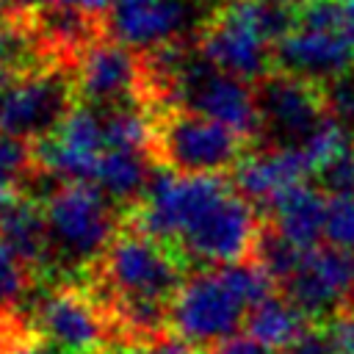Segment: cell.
<instances>
[{
	"mask_svg": "<svg viewBox=\"0 0 354 354\" xmlns=\"http://www.w3.org/2000/svg\"><path fill=\"white\" fill-rule=\"evenodd\" d=\"M279 354H335L329 326L326 324H307V329L290 346H285Z\"/></svg>",
	"mask_w": 354,
	"mask_h": 354,
	"instance_id": "d4e9b609",
	"label": "cell"
},
{
	"mask_svg": "<svg viewBox=\"0 0 354 354\" xmlns=\"http://www.w3.org/2000/svg\"><path fill=\"white\" fill-rule=\"evenodd\" d=\"M33 329L58 354H105L113 332L105 310L77 282L47 288L30 310Z\"/></svg>",
	"mask_w": 354,
	"mask_h": 354,
	"instance_id": "5b68a950",
	"label": "cell"
},
{
	"mask_svg": "<svg viewBox=\"0 0 354 354\" xmlns=\"http://www.w3.org/2000/svg\"><path fill=\"white\" fill-rule=\"evenodd\" d=\"M188 263L166 243L122 221L105 254L83 274L94 299H160L171 301L185 282Z\"/></svg>",
	"mask_w": 354,
	"mask_h": 354,
	"instance_id": "7a4b0ae2",
	"label": "cell"
},
{
	"mask_svg": "<svg viewBox=\"0 0 354 354\" xmlns=\"http://www.w3.org/2000/svg\"><path fill=\"white\" fill-rule=\"evenodd\" d=\"M202 354H277L266 343L254 340L252 335H232L227 340H218L213 346H205Z\"/></svg>",
	"mask_w": 354,
	"mask_h": 354,
	"instance_id": "83f0119b",
	"label": "cell"
},
{
	"mask_svg": "<svg viewBox=\"0 0 354 354\" xmlns=\"http://www.w3.org/2000/svg\"><path fill=\"white\" fill-rule=\"evenodd\" d=\"M196 6V0H119L108 14V33L133 50L196 39L205 22Z\"/></svg>",
	"mask_w": 354,
	"mask_h": 354,
	"instance_id": "4fadbf2b",
	"label": "cell"
},
{
	"mask_svg": "<svg viewBox=\"0 0 354 354\" xmlns=\"http://www.w3.org/2000/svg\"><path fill=\"white\" fill-rule=\"evenodd\" d=\"M313 324H329L354 304V252L340 246H313L279 288Z\"/></svg>",
	"mask_w": 354,
	"mask_h": 354,
	"instance_id": "30bf717a",
	"label": "cell"
},
{
	"mask_svg": "<svg viewBox=\"0 0 354 354\" xmlns=\"http://www.w3.org/2000/svg\"><path fill=\"white\" fill-rule=\"evenodd\" d=\"M340 3H343V6H346L351 14H354V0H340Z\"/></svg>",
	"mask_w": 354,
	"mask_h": 354,
	"instance_id": "4dcf8cb0",
	"label": "cell"
},
{
	"mask_svg": "<svg viewBox=\"0 0 354 354\" xmlns=\"http://www.w3.org/2000/svg\"><path fill=\"white\" fill-rule=\"evenodd\" d=\"M138 348V354H196L194 351V343L191 340H185L180 332H174V329H163L160 335H155V337H149L147 343H141V346H136Z\"/></svg>",
	"mask_w": 354,
	"mask_h": 354,
	"instance_id": "484cf974",
	"label": "cell"
},
{
	"mask_svg": "<svg viewBox=\"0 0 354 354\" xmlns=\"http://www.w3.org/2000/svg\"><path fill=\"white\" fill-rule=\"evenodd\" d=\"M313 163L301 147H257L232 169L235 188L252 202L271 207L282 194L307 183Z\"/></svg>",
	"mask_w": 354,
	"mask_h": 354,
	"instance_id": "9a60e30c",
	"label": "cell"
},
{
	"mask_svg": "<svg viewBox=\"0 0 354 354\" xmlns=\"http://www.w3.org/2000/svg\"><path fill=\"white\" fill-rule=\"evenodd\" d=\"M199 50L224 72L257 83L274 69V44L260 33L243 0H221L196 30Z\"/></svg>",
	"mask_w": 354,
	"mask_h": 354,
	"instance_id": "9c48e42d",
	"label": "cell"
},
{
	"mask_svg": "<svg viewBox=\"0 0 354 354\" xmlns=\"http://www.w3.org/2000/svg\"><path fill=\"white\" fill-rule=\"evenodd\" d=\"M315 180L321 183V188L329 196H340V194H354V136L351 141L337 149L318 171Z\"/></svg>",
	"mask_w": 354,
	"mask_h": 354,
	"instance_id": "7402d4cb",
	"label": "cell"
},
{
	"mask_svg": "<svg viewBox=\"0 0 354 354\" xmlns=\"http://www.w3.org/2000/svg\"><path fill=\"white\" fill-rule=\"evenodd\" d=\"M36 3L61 6V8H75V11H83V14H91V17H108L111 6H116L119 0H36Z\"/></svg>",
	"mask_w": 354,
	"mask_h": 354,
	"instance_id": "f1b7e54d",
	"label": "cell"
},
{
	"mask_svg": "<svg viewBox=\"0 0 354 354\" xmlns=\"http://www.w3.org/2000/svg\"><path fill=\"white\" fill-rule=\"evenodd\" d=\"M19 77H22L19 72H14V69H8V66H3V64H0V100L14 88V83H17Z\"/></svg>",
	"mask_w": 354,
	"mask_h": 354,
	"instance_id": "f546056e",
	"label": "cell"
},
{
	"mask_svg": "<svg viewBox=\"0 0 354 354\" xmlns=\"http://www.w3.org/2000/svg\"><path fill=\"white\" fill-rule=\"evenodd\" d=\"M260 111V138L266 147L304 144L332 113L326 88L304 77L271 69L254 83Z\"/></svg>",
	"mask_w": 354,
	"mask_h": 354,
	"instance_id": "8992f818",
	"label": "cell"
},
{
	"mask_svg": "<svg viewBox=\"0 0 354 354\" xmlns=\"http://www.w3.org/2000/svg\"><path fill=\"white\" fill-rule=\"evenodd\" d=\"M246 315L249 304L227 282L221 266L185 277L169 307L171 329L194 346H213L232 337Z\"/></svg>",
	"mask_w": 354,
	"mask_h": 354,
	"instance_id": "ba28073f",
	"label": "cell"
},
{
	"mask_svg": "<svg viewBox=\"0 0 354 354\" xmlns=\"http://www.w3.org/2000/svg\"><path fill=\"white\" fill-rule=\"evenodd\" d=\"M354 66V36L337 28L296 25L274 44V69L318 86L335 83Z\"/></svg>",
	"mask_w": 354,
	"mask_h": 354,
	"instance_id": "5bb4252c",
	"label": "cell"
},
{
	"mask_svg": "<svg viewBox=\"0 0 354 354\" xmlns=\"http://www.w3.org/2000/svg\"><path fill=\"white\" fill-rule=\"evenodd\" d=\"M196 3H210V6H216V3H221V0H196Z\"/></svg>",
	"mask_w": 354,
	"mask_h": 354,
	"instance_id": "1f68e13d",
	"label": "cell"
},
{
	"mask_svg": "<svg viewBox=\"0 0 354 354\" xmlns=\"http://www.w3.org/2000/svg\"><path fill=\"white\" fill-rule=\"evenodd\" d=\"M39 282L30 266H25L3 241H0V313L22 307V299Z\"/></svg>",
	"mask_w": 354,
	"mask_h": 354,
	"instance_id": "44dd1931",
	"label": "cell"
},
{
	"mask_svg": "<svg viewBox=\"0 0 354 354\" xmlns=\"http://www.w3.org/2000/svg\"><path fill=\"white\" fill-rule=\"evenodd\" d=\"M30 335H36L33 321H30V313L25 315L22 307L19 310H11V313H0V354H11Z\"/></svg>",
	"mask_w": 354,
	"mask_h": 354,
	"instance_id": "cb8c5ba5",
	"label": "cell"
},
{
	"mask_svg": "<svg viewBox=\"0 0 354 354\" xmlns=\"http://www.w3.org/2000/svg\"><path fill=\"white\" fill-rule=\"evenodd\" d=\"M324 238L332 246H340V249L354 252V194L329 196Z\"/></svg>",
	"mask_w": 354,
	"mask_h": 354,
	"instance_id": "603a6c76",
	"label": "cell"
},
{
	"mask_svg": "<svg viewBox=\"0 0 354 354\" xmlns=\"http://www.w3.org/2000/svg\"><path fill=\"white\" fill-rule=\"evenodd\" d=\"M36 169V149L30 141L0 133V202L22 194Z\"/></svg>",
	"mask_w": 354,
	"mask_h": 354,
	"instance_id": "ffe728a7",
	"label": "cell"
},
{
	"mask_svg": "<svg viewBox=\"0 0 354 354\" xmlns=\"http://www.w3.org/2000/svg\"><path fill=\"white\" fill-rule=\"evenodd\" d=\"M0 3H17V0H0Z\"/></svg>",
	"mask_w": 354,
	"mask_h": 354,
	"instance_id": "d6a6232c",
	"label": "cell"
},
{
	"mask_svg": "<svg viewBox=\"0 0 354 354\" xmlns=\"http://www.w3.org/2000/svg\"><path fill=\"white\" fill-rule=\"evenodd\" d=\"M307 324L313 321L288 296H277V293L260 301L257 307H252L246 315L249 335L274 351H282L285 346H290L307 329Z\"/></svg>",
	"mask_w": 354,
	"mask_h": 354,
	"instance_id": "d6986e66",
	"label": "cell"
},
{
	"mask_svg": "<svg viewBox=\"0 0 354 354\" xmlns=\"http://www.w3.org/2000/svg\"><path fill=\"white\" fill-rule=\"evenodd\" d=\"M263 221L254 205L230 183L213 202H207L199 216L183 230L174 252L188 263H238L252 257Z\"/></svg>",
	"mask_w": 354,
	"mask_h": 354,
	"instance_id": "277c9868",
	"label": "cell"
},
{
	"mask_svg": "<svg viewBox=\"0 0 354 354\" xmlns=\"http://www.w3.org/2000/svg\"><path fill=\"white\" fill-rule=\"evenodd\" d=\"M271 224L299 249H313L324 238L326 230V210H329V194L321 185H296L288 194H282L271 207Z\"/></svg>",
	"mask_w": 354,
	"mask_h": 354,
	"instance_id": "e0dca14e",
	"label": "cell"
},
{
	"mask_svg": "<svg viewBox=\"0 0 354 354\" xmlns=\"http://www.w3.org/2000/svg\"><path fill=\"white\" fill-rule=\"evenodd\" d=\"M75 105V69L47 66L28 72L0 100V133L39 144L64 124Z\"/></svg>",
	"mask_w": 354,
	"mask_h": 354,
	"instance_id": "52a82bcc",
	"label": "cell"
},
{
	"mask_svg": "<svg viewBox=\"0 0 354 354\" xmlns=\"http://www.w3.org/2000/svg\"><path fill=\"white\" fill-rule=\"evenodd\" d=\"M36 163L61 183H94L97 166L105 155L102 111L77 102L64 124L44 141L33 144Z\"/></svg>",
	"mask_w": 354,
	"mask_h": 354,
	"instance_id": "8fae6325",
	"label": "cell"
},
{
	"mask_svg": "<svg viewBox=\"0 0 354 354\" xmlns=\"http://www.w3.org/2000/svg\"><path fill=\"white\" fill-rule=\"evenodd\" d=\"M0 241L33 268L41 279L47 277V257H50V238H47V213L44 202L33 199L30 194H14L0 202Z\"/></svg>",
	"mask_w": 354,
	"mask_h": 354,
	"instance_id": "2e32d148",
	"label": "cell"
},
{
	"mask_svg": "<svg viewBox=\"0 0 354 354\" xmlns=\"http://www.w3.org/2000/svg\"><path fill=\"white\" fill-rule=\"evenodd\" d=\"M44 213L50 238L47 277L58 282H64V277H77L80 282L124 221V210H116L91 183H61L44 199Z\"/></svg>",
	"mask_w": 354,
	"mask_h": 354,
	"instance_id": "6da1fadb",
	"label": "cell"
},
{
	"mask_svg": "<svg viewBox=\"0 0 354 354\" xmlns=\"http://www.w3.org/2000/svg\"><path fill=\"white\" fill-rule=\"evenodd\" d=\"M149 155L155 166L177 174H218L235 169L249 152V138L238 130L188 111L163 108L152 111Z\"/></svg>",
	"mask_w": 354,
	"mask_h": 354,
	"instance_id": "3957f363",
	"label": "cell"
},
{
	"mask_svg": "<svg viewBox=\"0 0 354 354\" xmlns=\"http://www.w3.org/2000/svg\"><path fill=\"white\" fill-rule=\"evenodd\" d=\"M326 326H329L335 354H354V304L340 310Z\"/></svg>",
	"mask_w": 354,
	"mask_h": 354,
	"instance_id": "4316f807",
	"label": "cell"
},
{
	"mask_svg": "<svg viewBox=\"0 0 354 354\" xmlns=\"http://www.w3.org/2000/svg\"><path fill=\"white\" fill-rule=\"evenodd\" d=\"M155 160L144 149H105L100 166H97V188L116 202L124 213L136 207L155 174Z\"/></svg>",
	"mask_w": 354,
	"mask_h": 354,
	"instance_id": "ac0fdd59",
	"label": "cell"
},
{
	"mask_svg": "<svg viewBox=\"0 0 354 354\" xmlns=\"http://www.w3.org/2000/svg\"><path fill=\"white\" fill-rule=\"evenodd\" d=\"M77 100L94 108L141 102V55L113 36L94 41L75 66Z\"/></svg>",
	"mask_w": 354,
	"mask_h": 354,
	"instance_id": "7c38bea8",
	"label": "cell"
}]
</instances>
